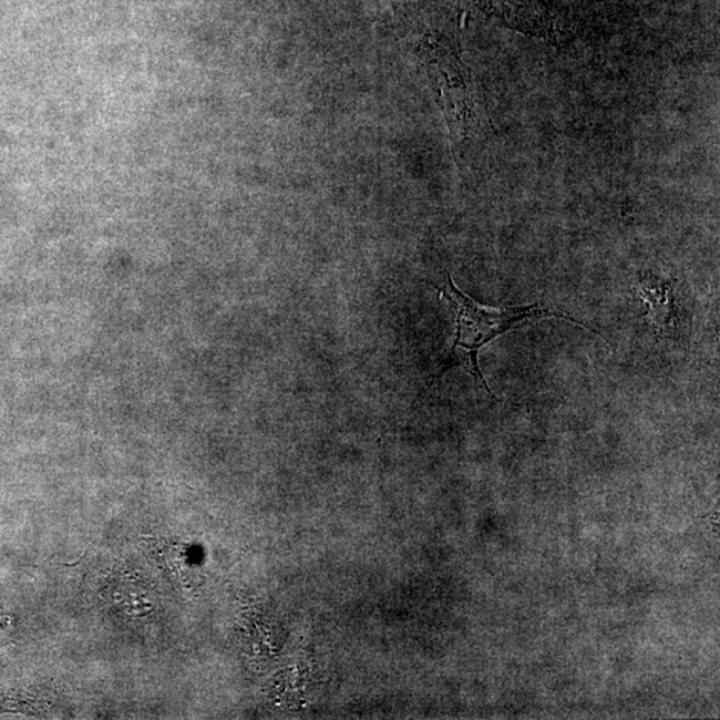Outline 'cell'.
<instances>
[{"label":"cell","mask_w":720,"mask_h":720,"mask_svg":"<svg viewBox=\"0 0 720 720\" xmlns=\"http://www.w3.org/2000/svg\"><path fill=\"white\" fill-rule=\"evenodd\" d=\"M438 291L441 294V299L450 306L451 311L455 316L456 332L454 344L448 358L454 357L457 352L463 351L453 360L450 369L454 368V366H464L470 372V376L474 378L475 383L491 397H494L493 391L488 388L486 379L483 378L480 360H477V353H480L482 347L493 342L494 339L503 336V333L513 330L515 326L533 319H565L584 327V329L593 330L592 327L578 322V320L567 316V313L554 310L552 307L542 304L507 307V309L501 310L477 305L455 286L450 274H446V280H444L442 287H438ZM593 331L599 333L595 330Z\"/></svg>","instance_id":"cell-1"}]
</instances>
